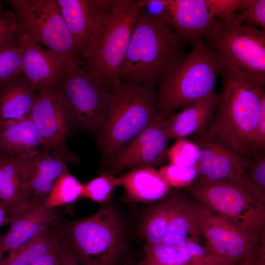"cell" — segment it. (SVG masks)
Returning <instances> with one entry per match:
<instances>
[{
  "mask_svg": "<svg viewBox=\"0 0 265 265\" xmlns=\"http://www.w3.org/2000/svg\"><path fill=\"white\" fill-rule=\"evenodd\" d=\"M58 256L61 265H81L69 252L60 245L58 247Z\"/></svg>",
  "mask_w": 265,
  "mask_h": 265,
  "instance_id": "cell-42",
  "label": "cell"
},
{
  "mask_svg": "<svg viewBox=\"0 0 265 265\" xmlns=\"http://www.w3.org/2000/svg\"><path fill=\"white\" fill-rule=\"evenodd\" d=\"M233 20L248 23L265 30V0H253L247 8L238 13Z\"/></svg>",
  "mask_w": 265,
  "mask_h": 265,
  "instance_id": "cell-36",
  "label": "cell"
},
{
  "mask_svg": "<svg viewBox=\"0 0 265 265\" xmlns=\"http://www.w3.org/2000/svg\"><path fill=\"white\" fill-rule=\"evenodd\" d=\"M183 43L164 20L149 15L142 7L119 71V81L152 88L184 55Z\"/></svg>",
  "mask_w": 265,
  "mask_h": 265,
  "instance_id": "cell-2",
  "label": "cell"
},
{
  "mask_svg": "<svg viewBox=\"0 0 265 265\" xmlns=\"http://www.w3.org/2000/svg\"><path fill=\"white\" fill-rule=\"evenodd\" d=\"M165 21L183 43L194 44L211 31L216 18L206 0H166Z\"/></svg>",
  "mask_w": 265,
  "mask_h": 265,
  "instance_id": "cell-16",
  "label": "cell"
},
{
  "mask_svg": "<svg viewBox=\"0 0 265 265\" xmlns=\"http://www.w3.org/2000/svg\"><path fill=\"white\" fill-rule=\"evenodd\" d=\"M178 198L179 195H172L147 212L141 226L146 244L162 243Z\"/></svg>",
  "mask_w": 265,
  "mask_h": 265,
  "instance_id": "cell-27",
  "label": "cell"
},
{
  "mask_svg": "<svg viewBox=\"0 0 265 265\" xmlns=\"http://www.w3.org/2000/svg\"><path fill=\"white\" fill-rule=\"evenodd\" d=\"M23 50L16 36L0 44V85L23 72Z\"/></svg>",
  "mask_w": 265,
  "mask_h": 265,
  "instance_id": "cell-30",
  "label": "cell"
},
{
  "mask_svg": "<svg viewBox=\"0 0 265 265\" xmlns=\"http://www.w3.org/2000/svg\"><path fill=\"white\" fill-rule=\"evenodd\" d=\"M59 224L9 252L7 257L0 258V265H32L59 246L60 241Z\"/></svg>",
  "mask_w": 265,
  "mask_h": 265,
  "instance_id": "cell-26",
  "label": "cell"
},
{
  "mask_svg": "<svg viewBox=\"0 0 265 265\" xmlns=\"http://www.w3.org/2000/svg\"><path fill=\"white\" fill-rule=\"evenodd\" d=\"M17 36L23 50V74L37 91L56 85L69 71L56 53L44 50L25 35Z\"/></svg>",
  "mask_w": 265,
  "mask_h": 265,
  "instance_id": "cell-17",
  "label": "cell"
},
{
  "mask_svg": "<svg viewBox=\"0 0 265 265\" xmlns=\"http://www.w3.org/2000/svg\"><path fill=\"white\" fill-rule=\"evenodd\" d=\"M112 84L96 77L83 64L61 79L58 85L67 136L79 132L98 135L104 124Z\"/></svg>",
  "mask_w": 265,
  "mask_h": 265,
  "instance_id": "cell-7",
  "label": "cell"
},
{
  "mask_svg": "<svg viewBox=\"0 0 265 265\" xmlns=\"http://www.w3.org/2000/svg\"><path fill=\"white\" fill-rule=\"evenodd\" d=\"M239 261L223 258L205 244H145L138 265H235Z\"/></svg>",
  "mask_w": 265,
  "mask_h": 265,
  "instance_id": "cell-19",
  "label": "cell"
},
{
  "mask_svg": "<svg viewBox=\"0 0 265 265\" xmlns=\"http://www.w3.org/2000/svg\"><path fill=\"white\" fill-rule=\"evenodd\" d=\"M200 157L197 145L184 138L178 139L168 150L170 163L185 167L197 166Z\"/></svg>",
  "mask_w": 265,
  "mask_h": 265,
  "instance_id": "cell-33",
  "label": "cell"
},
{
  "mask_svg": "<svg viewBox=\"0 0 265 265\" xmlns=\"http://www.w3.org/2000/svg\"><path fill=\"white\" fill-rule=\"evenodd\" d=\"M187 188L199 205L265 242V205L259 203L241 186L228 182L195 181Z\"/></svg>",
  "mask_w": 265,
  "mask_h": 265,
  "instance_id": "cell-10",
  "label": "cell"
},
{
  "mask_svg": "<svg viewBox=\"0 0 265 265\" xmlns=\"http://www.w3.org/2000/svg\"><path fill=\"white\" fill-rule=\"evenodd\" d=\"M17 23L18 35H25L59 55L70 72L83 64L56 0H8Z\"/></svg>",
  "mask_w": 265,
  "mask_h": 265,
  "instance_id": "cell-8",
  "label": "cell"
},
{
  "mask_svg": "<svg viewBox=\"0 0 265 265\" xmlns=\"http://www.w3.org/2000/svg\"><path fill=\"white\" fill-rule=\"evenodd\" d=\"M6 11L4 10L2 6L0 5V17L2 16L5 12Z\"/></svg>",
  "mask_w": 265,
  "mask_h": 265,
  "instance_id": "cell-45",
  "label": "cell"
},
{
  "mask_svg": "<svg viewBox=\"0 0 265 265\" xmlns=\"http://www.w3.org/2000/svg\"><path fill=\"white\" fill-rule=\"evenodd\" d=\"M237 185L259 203L265 205V156L263 152L256 154L254 159L250 161Z\"/></svg>",
  "mask_w": 265,
  "mask_h": 265,
  "instance_id": "cell-31",
  "label": "cell"
},
{
  "mask_svg": "<svg viewBox=\"0 0 265 265\" xmlns=\"http://www.w3.org/2000/svg\"><path fill=\"white\" fill-rule=\"evenodd\" d=\"M165 119L159 113L153 122L102 162L103 172L114 176L129 168H155L162 165L167 159L170 139Z\"/></svg>",
  "mask_w": 265,
  "mask_h": 265,
  "instance_id": "cell-11",
  "label": "cell"
},
{
  "mask_svg": "<svg viewBox=\"0 0 265 265\" xmlns=\"http://www.w3.org/2000/svg\"><path fill=\"white\" fill-rule=\"evenodd\" d=\"M1 158L5 175L0 187V202L8 210L16 202L21 193L23 160L2 156Z\"/></svg>",
  "mask_w": 265,
  "mask_h": 265,
  "instance_id": "cell-28",
  "label": "cell"
},
{
  "mask_svg": "<svg viewBox=\"0 0 265 265\" xmlns=\"http://www.w3.org/2000/svg\"><path fill=\"white\" fill-rule=\"evenodd\" d=\"M265 148V93L261 100L259 119L256 129V148L263 152Z\"/></svg>",
  "mask_w": 265,
  "mask_h": 265,
  "instance_id": "cell-38",
  "label": "cell"
},
{
  "mask_svg": "<svg viewBox=\"0 0 265 265\" xmlns=\"http://www.w3.org/2000/svg\"><path fill=\"white\" fill-rule=\"evenodd\" d=\"M222 90L216 116L207 130L222 144L247 158L257 152L256 133L265 78L221 66Z\"/></svg>",
  "mask_w": 265,
  "mask_h": 265,
  "instance_id": "cell-1",
  "label": "cell"
},
{
  "mask_svg": "<svg viewBox=\"0 0 265 265\" xmlns=\"http://www.w3.org/2000/svg\"><path fill=\"white\" fill-rule=\"evenodd\" d=\"M17 33V23L13 11L6 10L0 17V44L14 39Z\"/></svg>",
  "mask_w": 265,
  "mask_h": 265,
  "instance_id": "cell-37",
  "label": "cell"
},
{
  "mask_svg": "<svg viewBox=\"0 0 265 265\" xmlns=\"http://www.w3.org/2000/svg\"><path fill=\"white\" fill-rule=\"evenodd\" d=\"M203 208L200 229L205 244L217 255L239 261L258 254L265 247L237 225Z\"/></svg>",
  "mask_w": 265,
  "mask_h": 265,
  "instance_id": "cell-15",
  "label": "cell"
},
{
  "mask_svg": "<svg viewBox=\"0 0 265 265\" xmlns=\"http://www.w3.org/2000/svg\"><path fill=\"white\" fill-rule=\"evenodd\" d=\"M142 9L149 15L165 21L167 1L166 0H144Z\"/></svg>",
  "mask_w": 265,
  "mask_h": 265,
  "instance_id": "cell-39",
  "label": "cell"
},
{
  "mask_svg": "<svg viewBox=\"0 0 265 265\" xmlns=\"http://www.w3.org/2000/svg\"><path fill=\"white\" fill-rule=\"evenodd\" d=\"M66 162L41 150L23 161V181L20 196L8 210V215L20 210L45 205L56 181L67 169Z\"/></svg>",
  "mask_w": 265,
  "mask_h": 265,
  "instance_id": "cell-14",
  "label": "cell"
},
{
  "mask_svg": "<svg viewBox=\"0 0 265 265\" xmlns=\"http://www.w3.org/2000/svg\"></svg>",
  "mask_w": 265,
  "mask_h": 265,
  "instance_id": "cell-46",
  "label": "cell"
},
{
  "mask_svg": "<svg viewBox=\"0 0 265 265\" xmlns=\"http://www.w3.org/2000/svg\"><path fill=\"white\" fill-rule=\"evenodd\" d=\"M38 91L23 73L0 85V122L27 116Z\"/></svg>",
  "mask_w": 265,
  "mask_h": 265,
  "instance_id": "cell-25",
  "label": "cell"
},
{
  "mask_svg": "<svg viewBox=\"0 0 265 265\" xmlns=\"http://www.w3.org/2000/svg\"><path fill=\"white\" fill-rule=\"evenodd\" d=\"M58 247L59 246L44 255L32 265H61L58 256Z\"/></svg>",
  "mask_w": 265,
  "mask_h": 265,
  "instance_id": "cell-40",
  "label": "cell"
},
{
  "mask_svg": "<svg viewBox=\"0 0 265 265\" xmlns=\"http://www.w3.org/2000/svg\"><path fill=\"white\" fill-rule=\"evenodd\" d=\"M212 15L223 20L233 19L239 10L247 8L253 0H206Z\"/></svg>",
  "mask_w": 265,
  "mask_h": 265,
  "instance_id": "cell-35",
  "label": "cell"
},
{
  "mask_svg": "<svg viewBox=\"0 0 265 265\" xmlns=\"http://www.w3.org/2000/svg\"><path fill=\"white\" fill-rule=\"evenodd\" d=\"M216 94L173 113L165 119V125L171 138H184L207 127L216 107Z\"/></svg>",
  "mask_w": 265,
  "mask_h": 265,
  "instance_id": "cell-22",
  "label": "cell"
},
{
  "mask_svg": "<svg viewBox=\"0 0 265 265\" xmlns=\"http://www.w3.org/2000/svg\"><path fill=\"white\" fill-rule=\"evenodd\" d=\"M203 211V207L198 204L179 195L162 243L198 242L203 237L200 229Z\"/></svg>",
  "mask_w": 265,
  "mask_h": 265,
  "instance_id": "cell-23",
  "label": "cell"
},
{
  "mask_svg": "<svg viewBox=\"0 0 265 265\" xmlns=\"http://www.w3.org/2000/svg\"><path fill=\"white\" fill-rule=\"evenodd\" d=\"M40 132L28 117L0 122V153L22 160L42 150Z\"/></svg>",
  "mask_w": 265,
  "mask_h": 265,
  "instance_id": "cell-20",
  "label": "cell"
},
{
  "mask_svg": "<svg viewBox=\"0 0 265 265\" xmlns=\"http://www.w3.org/2000/svg\"><path fill=\"white\" fill-rule=\"evenodd\" d=\"M56 0L81 59L96 17L110 5L112 0Z\"/></svg>",
  "mask_w": 265,
  "mask_h": 265,
  "instance_id": "cell-21",
  "label": "cell"
},
{
  "mask_svg": "<svg viewBox=\"0 0 265 265\" xmlns=\"http://www.w3.org/2000/svg\"><path fill=\"white\" fill-rule=\"evenodd\" d=\"M83 184L66 169L56 181L45 205L51 208L69 204L83 197Z\"/></svg>",
  "mask_w": 265,
  "mask_h": 265,
  "instance_id": "cell-29",
  "label": "cell"
},
{
  "mask_svg": "<svg viewBox=\"0 0 265 265\" xmlns=\"http://www.w3.org/2000/svg\"><path fill=\"white\" fill-rule=\"evenodd\" d=\"M144 0H112L96 17L82 54L83 65L112 84L118 80L133 27Z\"/></svg>",
  "mask_w": 265,
  "mask_h": 265,
  "instance_id": "cell-3",
  "label": "cell"
},
{
  "mask_svg": "<svg viewBox=\"0 0 265 265\" xmlns=\"http://www.w3.org/2000/svg\"><path fill=\"white\" fill-rule=\"evenodd\" d=\"M159 172L170 187H188L198 176L197 166L185 167L170 163L162 166Z\"/></svg>",
  "mask_w": 265,
  "mask_h": 265,
  "instance_id": "cell-34",
  "label": "cell"
},
{
  "mask_svg": "<svg viewBox=\"0 0 265 265\" xmlns=\"http://www.w3.org/2000/svg\"><path fill=\"white\" fill-rule=\"evenodd\" d=\"M205 37L220 66L265 78V30L248 23L216 18Z\"/></svg>",
  "mask_w": 265,
  "mask_h": 265,
  "instance_id": "cell-9",
  "label": "cell"
},
{
  "mask_svg": "<svg viewBox=\"0 0 265 265\" xmlns=\"http://www.w3.org/2000/svg\"><path fill=\"white\" fill-rule=\"evenodd\" d=\"M152 88L117 80L112 86L104 124L97 136L102 162L159 115Z\"/></svg>",
  "mask_w": 265,
  "mask_h": 265,
  "instance_id": "cell-5",
  "label": "cell"
},
{
  "mask_svg": "<svg viewBox=\"0 0 265 265\" xmlns=\"http://www.w3.org/2000/svg\"><path fill=\"white\" fill-rule=\"evenodd\" d=\"M265 248H262L257 254L243 259L235 265H265Z\"/></svg>",
  "mask_w": 265,
  "mask_h": 265,
  "instance_id": "cell-41",
  "label": "cell"
},
{
  "mask_svg": "<svg viewBox=\"0 0 265 265\" xmlns=\"http://www.w3.org/2000/svg\"><path fill=\"white\" fill-rule=\"evenodd\" d=\"M59 245L81 265H112L124 244L121 220L104 207L84 218L58 226Z\"/></svg>",
  "mask_w": 265,
  "mask_h": 265,
  "instance_id": "cell-6",
  "label": "cell"
},
{
  "mask_svg": "<svg viewBox=\"0 0 265 265\" xmlns=\"http://www.w3.org/2000/svg\"><path fill=\"white\" fill-rule=\"evenodd\" d=\"M219 71L217 55L202 39H199L159 81L156 96L159 113L166 117L180 108L216 94Z\"/></svg>",
  "mask_w": 265,
  "mask_h": 265,
  "instance_id": "cell-4",
  "label": "cell"
},
{
  "mask_svg": "<svg viewBox=\"0 0 265 265\" xmlns=\"http://www.w3.org/2000/svg\"><path fill=\"white\" fill-rule=\"evenodd\" d=\"M119 179L127 197L134 201H157L165 198L170 190L159 171L152 167L133 168Z\"/></svg>",
  "mask_w": 265,
  "mask_h": 265,
  "instance_id": "cell-24",
  "label": "cell"
},
{
  "mask_svg": "<svg viewBox=\"0 0 265 265\" xmlns=\"http://www.w3.org/2000/svg\"><path fill=\"white\" fill-rule=\"evenodd\" d=\"M120 186L119 177L103 172L86 184H83V197L100 204L110 199L113 190Z\"/></svg>",
  "mask_w": 265,
  "mask_h": 265,
  "instance_id": "cell-32",
  "label": "cell"
},
{
  "mask_svg": "<svg viewBox=\"0 0 265 265\" xmlns=\"http://www.w3.org/2000/svg\"><path fill=\"white\" fill-rule=\"evenodd\" d=\"M194 140L200 153L196 181L240 182L250 164L248 158L222 144L209 134L207 128L196 133Z\"/></svg>",
  "mask_w": 265,
  "mask_h": 265,
  "instance_id": "cell-13",
  "label": "cell"
},
{
  "mask_svg": "<svg viewBox=\"0 0 265 265\" xmlns=\"http://www.w3.org/2000/svg\"><path fill=\"white\" fill-rule=\"evenodd\" d=\"M5 173L4 170L3 166L2 164V158L0 154V187L1 186L4 178Z\"/></svg>",
  "mask_w": 265,
  "mask_h": 265,
  "instance_id": "cell-44",
  "label": "cell"
},
{
  "mask_svg": "<svg viewBox=\"0 0 265 265\" xmlns=\"http://www.w3.org/2000/svg\"><path fill=\"white\" fill-rule=\"evenodd\" d=\"M9 217L10 229L0 238V258L62 221L57 208L45 205L20 210Z\"/></svg>",
  "mask_w": 265,
  "mask_h": 265,
  "instance_id": "cell-18",
  "label": "cell"
},
{
  "mask_svg": "<svg viewBox=\"0 0 265 265\" xmlns=\"http://www.w3.org/2000/svg\"><path fill=\"white\" fill-rule=\"evenodd\" d=\"M28 116L38 127L42 139V150L66 162L79 159L70 151L66 142L61 96L58 84L38 91Z\"/></svg>",
  "mask_w": 265,
  "mask_h": 265,
  "instance_id": "cell-12",
  "label": "cell"
},
{
  "mask_svg": "<svg viewBox=\"0 0 265 265\" xmlns=\"http://www.w3.org/2000/svg\"><path fill=\"white\" fill-rule=\"evenodd\" d=\"M10 222V217L8 210L5 206L0 202V227Z\"/></svg>",
  "mask_w": 265,
  "mask_h": 265,
  "instance_id": "cell-43",
  "label": "cell"
}]
</instances>
